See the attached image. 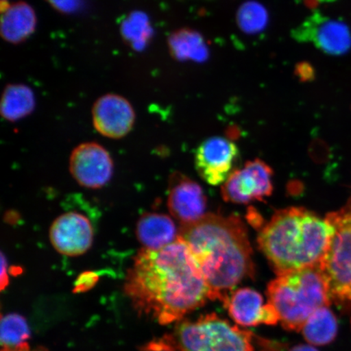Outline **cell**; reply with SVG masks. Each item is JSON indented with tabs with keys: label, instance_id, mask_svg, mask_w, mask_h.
I'll return each mask as SVG.
<instances>
[{
	"label": "cell",
	"instance_id": "29",
	"mask_svg": "<svg viewBox=\"0 0 351 351\" xmlns=\"http://www.w3.org/2000/svg\"><path fill=\"white\" fill-rule=\"evenodd\" d=\"M350 324H351V319H350Z\"/></svg>",
	"mask_w": 351,
	"mask_h": 351
},
{
	"label": "cell",
	"instance_id": "16",
	"mask_svg": "<svg viewBox=\"0 0 351 351\" xmlns=\"http://www.w3.org/2000/svg\"><path fill=\"white\" fill-rule=\"evenodd\" d=\"M1 36L4 40L17 44L27 39L35 32L37 16L27 3H7L2 7Z\"/></svg>",
	"mask_w": 351,
	"mask_h": 351
},
{
	"label": "cell",
	"instance_id": "18",
	"mask_svg": "<svg viewBox=\"0 0 351 351\" xmlns=\"http://www.w3.org/2000/svg\"><path fill=\"white\" fill-rule=\"evenodd\" d=\"M33 90L25 85H8L2 95L0 112L4 119L16 121L29 115L35 108Z\"/></svg>",
	"mask_w": 351,
	"mask_h": 351
},
{
	"label": "cell",
	"instance_id": "22",
	"mask_svg": "<svg viewBox=\"0 0 351 351\" xmlns=\"http://www.w3.org/2000/svg\"><path fill=\"white\" fill-rule=\"evenodd\" d=\"M143 351H177L173 342L171 341L168 335H165L161 339L153 340L145 345L143 348Z\"/></svg>",
	"mask_w": 351,
	"mask_h": 351
},
{
	"label": "cell",
	"instance_id": "12",
	"mask_svg": "<svg viewBox=\"0 0 351 351\" xmlns=\"http://www.w3.org/2000/svg\"><path fill=\"white\" fill-rule=\"evenodd\" d=\"M53 247L67 256H78L91 247L94 231L89 219L77 213H68L57 217L50 228Z\"/></svg>",
	"mask_w": 351,
	"mask_h": 351
},
{
	"label": "cell",
	"instance_id": "6",
	"mask_svg": "<svg viewBox=\"0 0 351 351\" xmlns=\"http://www.w3.org/2000/svg\"><path fill=\"white\" fill-rule=\"evenodd\" d=\"M168 336L177 351H254L251 332L215 313L195 322L184 320Z\"/></svg>",
	"mask_w": 351,
	"mask_h": 351
},
{
	"label": "cell",
	"instance_id": "14",
	"mask_svg": "<svg viewBox=\"0 0 351 351\" xmlns=\"http://www.w3.org/2000/svg\"><path fill=\"white\" fill-rule=\"evenodd\" d=\"M223 305L232 319L241 326H256L261 324L275 326L280 320L274 307L270 304H263L261 293L251 288L237 289Z\"/></svg>",
	"mask_w": 351,
	"mask_h": 351
},
{
	"label": "cell",
	"instance_id": "2",
	"mask_svg": "<svg viewBox=\"0 0 351 351\" xmlns=\"http://www.w3.org/2000/svg\"><path fill=\"white\" fill-rule=\"evenodd\" d=\"M190 248L209 289V300L226 302L234 289L254 274L247 230L239 217L210 214L182 226L179 232Z\"/></svg>",
	"mask_w": 351,
	"mask_h": 351
},
{
	"label": "cell",
	"instance_id": "8",
	"mask_svg": "<svg viewBox=\"0 0 351 351\" xmlns=\"http://www.w3.org/2000/svg\"><path fill=\"white\" fill-rule=\"evenodd\" d=\"M273 175V170L265 162H247L243 169L234 171L223 184V199L239 204L262 201L274 191Z\"/></svg>",
	"mask_w": 351,
	"mask_h": 351
},
{
	"label": "cell",
	"instance_id": "27",
	"mask_svg": "<svg viewBox=\"0 0 351 351\" xmlns=\"http://www.w3.org/2000/svg\"><path fill=\"white\" fill-rule=\"evenodd\" d=\"M289 351H319L318 350L313 348V346L309 345H298L293 346V348Z\"/></svg>",
	"mask_w": 351,
	"mask_h": 351
},
{
	"label": "cell",
	"instance_id": "4",
	"mask_svg": "<svg viewBox=\"0 0 351 351\" xmlns=\"http://www.w3.org/2000/svg\"><path fill=\"white\" fill-rule=\"evenodd\" d=\"M267 297L282 326L291 331H301L315 311L332 304L319 265L278 275L267 287Z\"/></svg>",
	"mask_w": 351,
	"mask_h": 351
},
{
	"label": "cell",
	"instance_id": "24",
	"mask_svg": "<svg viewBox=\"0 0 351 351\" xmlns=\"http://www.w3.org/2000/svg\"><path fill=\"white\" fill-rule=\"evenodd\" d=\"M298 77L304 79V81L310 80L314 77L313 69L309 64H300L298 69Z\"/></svg>",
	"mask_w": 351,
	"mask_h": 351
},
{
	"label": "cell",
	"instance_id": "1",
	"mask_svg": "<svg viewBox=\"0 0 351 351\" xmlns=\"http://www.w3.org/2000/svg\"><path fill=\"white\" fill-rule=\"evenodd\" d=\"M125 295L139 315L162 326L182 322L209 300V289L182 238L160 250L143 248L127 274Z\"/></svg>",
	"mask_w": 351,
	"mask_h": 351
},
{
	"label": "cell",
	"instance_id": "5",
	"mask_svg": "<svg viewBox=\"0 0 351 351\" xmlns=\"http://www.w3.org/2000/svg\"><path fill=\"white\" fill-rule=\"evenodd\" d=\"M326 219L331 236L320 269L332 304L351 313V196L343 207Z\"/></svg>",
	"mask_w": 351,
	"mask_h": 351
},
{
	"label": "cell",
	"instance_id": "9",
	"mask_svg": "<svg viewBox=\"0 0 351 351\" xmlns=\"http://www.w3.org/2000/svg\"><path fill=\"white\" fill-rule=\"evenodd\" d=\"M69 169L79 185L99 189L111 180L114 165L109 152L96 143L79 145L71 154Z\"/></svg>",
	"mask_w": 351,
	"mask_h": 351
},
{
	"label": "cell",
	"instance_id": "20",
	"mask_svg": "<svg viewBox=\"0 0 351 351\" xmlns=\"http://www.w3.org/2000/svg\"><path fill=\"white\" fill-rule=\"evenodd\" d=\"M30 331L26 319L22 315L12 313L1 319V345L3 348L13 349L28 343Z\"/></svg>",
	"mask_w": 351,
	"mask_h": 351
},
{
	"label": "cell",
	"instance_id": "28",
	"mask_svg": "<svg viewBox=\"0 0 351 351\" xmlns=\"http://www.w3.org/2000/svg\"><path fill=\"white\" fill-rule=\"evenodd\" d=\"M333 0H320V2H332Z\"/></svg>",
	"mask_w": 351,
	"mask_h": 351
},
{
	"label": "cell",
	"instance_id": "17",
	"mask_svg": "<svg viewBox=\"0 0 351 351\" xmlns=\"http://www.w3.org/2000/svg\"><path fill=\"white\" fill-rule=\"evenodd\" d=\"M301 331L308 343L326 346L335 340L339 332V322L329 306H324L307 319Z\"/></svg>",
	"mask_w": 351,
	"mask_h": 351
},
{
	"label": "cell",
	"instance_id": "26",
	"mask_svg": "<svg viewBox=\"0 0 351 351\" xmlns=\"http://www.w3.org/2000/svg\"><path fill=\"white\" fill-rule=\"evenodd\" d=\"M1 351H47L46 349L43 348H38L34 350H30L29 346L28 343L25 345H22L19 346V348H13V349H7L3 348Z\"/></svg>",
	"mask_w": 351,
	"mask_h": 351
},
{
	"label": "cell",
	"instance_id": "23",
	"mask_svg": "<svg viewBox=\"0 0 351 351\" xmlns=\"http://www.w3.org/2000/svg\"><path fill=\"white\" fill-rule=\"evenodd\" d=\"M55 10L63 13L75 11L79 5V0H47Z\"/></svg>",
	"mask_w": 351,
	"mask_h": 351
},
{
	"label": "cell",
	"instance_id": "15",
	"mask_svg": "<svg viewBox=\"0 0 351 351\" xmlns=\"http://www.w3.org/2000/svg\"><path fill=\"white\" fill-rule=\"evenodd\" d=\"M136 234L144 249L160 250L179 238L172 219L165 214L145 213L138 219Z\"/></svg>",
	"mask_w": 351,
	"mask_h": 351
},
{
	"label": "cell",
	"instance_id": "19",
	"mask_svg": "<svg viewBox=\"0 0 351 351\" xmlns=\"http://www.w3.org/2000/svg\"><path fill=\"white\" fill-rule=\"evenodd\" d=\"M171 51L178 59H192L203 61L208 57V49L201 35L182 30L170 38Z\"/></svg>",
	"mask_w": 351,
	"mask_h": 351
},
{
	"label": "cell",
	"instance_id": "11",
	"mask_svg": "<svg viewBox=\"0 0 351 351\" xmlns=\"http://www.w3.org/2000/svg\"><path fill=\"white\" fill-rule=\"evenodd\" d=\"M136 119L130 101L117 94L101 96L92 108V121L101 135L112 139L124 138L133 129Z\"/></svg>",
	"mask_w": 351,
	"mask_h": 351
},
{
	"label": "cell",
	"instance_id": "10",
	"mask_svg": "<svg viewBox=\"0 0 351 351\" xmlns=\"http://www.w3.org/2000/svg\"><path fill=\"white\" fill-rule=\"evenodd\" d=\"M239 156V147L230 140L213 137L202 143L195 152V168L212 186L225 183Z\"/></svg>",
	"mask_w": 351,
	"mask_h": 351
},
{
	"label": "cell",
	"instance_id": "3",
	"mask_svg": "<svg viewBox=\"0 0 351 351\" xmlns=\"http://www.w3.org/2000/svg\"><path fill=\"white\" fill-rule=\"evenodd\" d=\"M331 229L304 208L279 210L260 232L258 243L276 274L318 266L330 239Z\"/></svg>",
	"mask_w": 351,
	"mask_h": 351
},
{
	"label": "cell",
	"instance_id": "13",
	"mask_svg": "<svg viewBox=\"0 0 351 351\" xmlns=\"http://www.w3.org/2000/svg\"><path fill=\"white\" fill-rule=\"evenodd\" d=\"M168 206L182 226L191 225L206 216L207 199L199 184L176 173L170 178Z\"/></svg>",
	"mask_w": 351,
	"mask_h": 351
},
{
	"label": "cell",
	"instance_id": "7",
	"mask_svg": "<svg viewBox=\"0 0 351 351\" xmlns=\"http://www.w3.org/2000/svg\"><path fill=\"white\" fill-rule=\"evenodd\" d=\"M292 37L298 43H313L318 49L331 56L344 55L351 48L348 25L319 12H315L293 29Z\"/></svg>",
	"mask_w": 351,
	"mask_h": 351
},
{
	"label": "cell",
	"instance_id": "25",
	"mask_svg": "<svg viewBox=\"0 0 351 351\" xmlns=\"http://www.w3.org/2000/svg\"><path fill=\"white\" fill-rule=\"evenodd\" d=\"M8 263L5 260V257H4L3 254L2 253V269H1V276H0V280H1V289L3 291L4 289L8 287Z\"/></svg>",
	"mask_w": 351,
	"mask_h": 351
},
{
	"label": "cell",
	"instance_id": "21",
	"mask_svg": "<svg viewBox=\"0 0 351 351\" xmlns=\"http://www.w3.org/2000/svg\"><path fill=\"white\" fill-rule=\"evenodd\" d=\"M239 27L247 34H257L265 29L267 13L261 3L249 1L243 4L237 14Z\"/></svg>",
	"mask_w": 351,
	"mask_h": 351
}]
</instances>
